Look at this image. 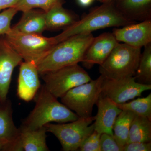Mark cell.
Here are the masks:
<instances>
[{
  "instance_id": "obj_22",
  "label": "cell",
  "mask_w": 151,
  "mask_h": 151,
  "mask_svg": "<svg viewBox=\"0 0 151 151\" xmlns=\"http://www.w3.org/2000/svg\"><path fill=\"white\" fill-rule=\"evenodd\" d=\"M144 47L134 76L139 83L151 84V42Z\"/></svg>"
},
{
  "instance_id": "obj_25",
  "label": "cell",
  "mask_w": 151,
  "mask_h": 151,
  "mask_svg": "<svg viewBox=\"0 0 151 151\" xmlns=\"http://www.w3.org/2000/svg\"><path fill=\"white\" fill-rule=\"evenodd\" d=\"M18 12L14 8L11 7L0 13V35H5L10 31L11 22Z\"/></svg>"
},
{
  "instance_id": "obj_27",
  "label": "cell",
  "mask_w": 151,
  "mask_h": 151,
  "mask_svg": "<svg viewBox=\"0 0 151 151\" xmlns=\"http://www.w3.org/2000/svg\"><path fill=\"white\" fill-rule=\"evenodd\" d=\"M100 142L101 151H123V147L119 145L113 135L101 134Z\"/></svg>"
},
{
  "instance_id": "obj_30",
  "label": "cell",
  "mask_w": 151,
  "mask_h": 151,
  "mask_svg": "<svg viewBox=\"0 0 151 151\" xmlns=\"http://www.w3.org/2000/svg\"><path fill=\"white\" fill-rule=\"evenodd\" d=\"M77 1L81 6L87 7L92 4L94 0H77Z\"/></svg>"
},
{
  "instance_id": "obj_17",
  "label": "cell",
  "mask_w": 151,
  "mask_h": 151,
  "mask_svg": "<svg viewBox=\"0 0 151 151\" xmlns=\"http://www.w3.org/2000/svg\"><path fill=\"white\" fill-rule=\"evenodd\" d=\"M46 30L45 12L35 9L23 12L19 21L11 27L14 32L42 35Z\"/></svg>"
},
{
  "instance_id": "obj_5",
  "label": "cell",
  "mask_w": 151,
  "mask_h": 151,
  "mask_svg": "<svg viewBox=\"0 0 151 151\" xmlns=\"http://www.w3.org/2000/svg\"><path fill=\"white\" fill-rule=\"evenodd\" d=\"M141 55V48L125 43L117 44L99 72L105 78H118L134 76Z\"/></svg>"
},
{
  "instance_id": "obj_18",
  "label": "cell",
  "mask_w": 151,
  "mask_h": 151,
  "mask_svg": "<svg viewBox=\"0 0 151 151\" xmlns=\"http://www.w3.org/2000/svg\"><path fill=\"white\" fill-rule=\"evenodd\" d=\"M64 3H59L45 12L46 30H63L80 19L77 14L63 8Z\"/></svg>"
},
{
  "instance_id": "obj_20",
  "label": "cell",
  "mask_w": 151,
  "mask_h": 151,
  "mask_svg": "<svg viewBox=\"0 0 151 151\" xmlns=\"http://www.w3.org/2000/svg\"><path fill=\"white\" fill-rule=\"evenodd\" d=\"M151 141V120L146 117L136 116L131 124L127 143Z\"/></svg>"
},
{
  "instance_id": "obj_15",
  "label": "cell",
  "mask_w": 151,
  "mask_h": 151,
  "mask_svg": "<svg viewBox=\"0 0 151 151\" xmlns=\"http://www.w3.org/2000/svg\"><path fill=\"white\" fill-rule=\"evenodd\" d=\"M96 105L98 111L93 123L94 131L101 134L106 133L113 135V125L122 110L115 102L102 94Z\"/></svg>"
},
{
  "instance_id": "obj_19",
  "label": "cell",
  "mask_w": 151,
  "mask_h": 151,
  "mask_svg": "<svg viewBox=\"0 0 151 151\" xmlns=\"http://www.w3.org/2000/svg\"><path fill=\"white\" fill-rule=\"evenodd\" d=\"M19 130L22 151H49L46 143L47 132L45 127L35 130Z\"/></svg>"
},
{
  "instance_id": "obj_16",
  "label": "cell",
  "mask_w": 151,
  "mask_h": 151,
  "mask_svg": "<svg viewBox=\"0 0 151 151\" xmlns=\"http://www.w3.org/2000/svg\"><path fill=\"white\" fill-rule=\"evenodd\" d=\"M114 5L125 18L136 22L151 19V0H113Z\"/></svg>"
},
{
  "instance_id": "obj_2",
  "label": "cell",
  "mask_w": 151,
  "mask_h": 151,
  "mask_svg": "<svg viewBox=\"0 0 151 151\" xmlns=\"http://www.w3.org/2000/svg\"><path fill=\"white\" fill-rule=\"evenodd\" d=\"M79 118L75 113L60 103L42 85L37 96L35 107L24 120L20 130L37 129L52 122L63 124Z\"/></svg>"
},
{
  "instance_id": "obj_4",
  "label": "cell",
  "mask_w": 151,
  "mask_h": 151,
  "mask_svg": "<svg viewBox=\"0 0 151 151\" xmlns=\"http://www.w3.org/2000/svg\"><path fill=\"white\" fill-rule=\"evenodd\" d=\"M6 40L23 60L37 65L57 44L55 37L24 34L10 31L4 35Z\"/></svg>"
},
{
  "instance_id": "obj_3",
  "label": "cell",
  "mask_w": 151,
  "mask_h": 151,
  "mask_svg": "<svg viewBox=\"0 0 151 151\" xmlns=\"http://www.w3.org/2000/svg\"><path fill=\"white\" fill-rule=\"evenodd\" d=\"M94 37L92 33L82 34L57 44L36 65L40 75L82 62Z\"/></svg>"
},
{
  "instance_id": "obj_26",
  "label": "cell",
  "mask_w": 151,
  "mask_h": 151,
  "mask_svg": "<svg viewBox=\"0 0 151 151\" xmlns=\"http://www.w3.org/2000/svg\"><path fill=\"white\" fill-rule=\"evenodd\" d=\"M101 134L94 131L79 147L80 151H101L100 139Z\"/></svg>"
},
{
  "instance_id": "obj_21",
  "label": "cell",
  "mask_w": 151,
  "mask_h": 151,
  "mask_svg": "<svg viewBox=\"0 0 151 151\" xmlns=\"http://www.w3.org/2000/svg\"><path fill=\"white\" fill-rule=\"evenodd\" d=\"M136 116L131 111H122L116 119L113 126V136L122 147L128 142L131 124Z\"/></svg>"
},
{
  "instance_id": "obj_29",
  "label": "cell",
  "mask_w": 151,
  "mask_h": 151,
  "mask_svg": "<svg viewBox=\"0 0 151 151\" xmlns=\"http://www.w3.org/2000/svg\"><path fill=\"white\" fill-rule=\"evenodd\" d=\"M19 0H0V11L13 7Z\"/></svg>"
},
{
  "instance_id": "obj_8",
  "label": "cell",
  "mask_w": 151,
  "mask_h": 151,
  "mask_svg": "<svg viewBox=\"0 0 151 151\" xmlns=\"http://www.w3.org/2000/svg\"><path fill=\"white\" fill-rule=\"evenodd\" d=\"M45 88L56 98L70 89L91 81L87 72L78 64L68 65L41 74Z\"/></svg>"
},
{
  "instance_id": "obj_13",
  "label": "cell",
  "mask_w": 151,
  "mask_h": 151,
  "mask_svg": "<svg viewBox=\"0 0 151 151\" xmlns=\"http://www.w3.org/2000/svg\"><path fill=\"white\" fill-rule=\"evenodd\" d=\"M20 130L12 118V103L7 100L0 103V141L6 145V151H22L20 144Z\"/></svg>"
},
{
  "instance_id": "obj_23",
  "label": "cell",
  "mask_w": 151,
  "mask_h": 151,
  "mask_svg": "<svg viewBox=\"0 0 151 151\" xmlns=\"http://www.w3.org/2000/svg\"><path fill=\"white\" fill-rule=\"evenodd\" d=\"M116 105L122 111H131L137 116L146 117L151 120V93L147 97L138 98L128 103Z\"/></svg>"
},
{
  "instance_id": "obj_11",
  "label": "cell",
  "mask_w": 151,
  "mask_h": 151,
  "mask_svg": "<svg viewBox=\"0 0 151 151\" xmlns=\"http://www.w3.org/2000/svg\"><path fill=\"white\" fill-rule=\"evenodd\" d=\"M119 42L113 33H103L94 37L86 50L81 62L84 67L89 69L95 64L101 65Z\"/></svg>"
},
{
  "instance_id": "obj_1",
  "label": "cell",
  "mask_w": 151,
  "mask_h": 151,
  "mask_svg": "<svg viewBox=\"0 0 151 151\" xmlns=\"http://www.w3.org/2000/svg\"><path fill=\"white\" fill-rule=\"evenodd\" d=\"M135 23L137 22L125 18L116 9L112 0L92 9L89 13L71 26L63 30L55 38L58 43L73 36L90 33L108 27H124Z\"/></svg>"
},
{
  "instance_id": "obj_10",
  "label": "cell",
  "mask_w": 151,
  "mask_h": 151,
  "mask_svg": "<svg viewBox=\"0 0 151 151\" xmlns=\"http://www.w3.org/2000/svg\"><path fill=\"white\" fill-rule=\"evenodd\" d=\"M21 57L6 40L4 35L0 37V103L7 100L12 75L16 66L22 62Z\"/></svg>"
},
{
  "instance_id": "obj_7",
  "label": "cell",
  "mask_w": 151,
  "mask_h": 151,
  "mask_svg": "<svg viewBox=\"0 0 151 151\" xmlns=\"http://www.w3.org/2000/svg\"><path fill=\"white\" fill-rule=\"evenodd\" d=\"M94 117L79 118L73 122L45 125L47 132L54 135L59 141L63 151L78 150L85 139L94 132Z\"/></svg>"
},
{
  "instance_id": "obj_24",
  "label": "cell",
  "mask_w": 151,
  "mask_h": 151,
  "mask_svg": "<svg viewBox=\"0 0 151 151\" xmlns=\"http://www.w3.org/2000/svg\"><path fill=\"white\" fill-rule=\"evenodd\" d=\"M65 3L64 0H19L13 7L18 12H24L36 8L47 12L55 5Z\"/></svg>"
},
{
  "instance_id": "obj_31",
  "label": "cell",
  "mask_w": 151,
  "mask_h": 151,
  "mask_svg": "<svg viewBox=\"0 0 151 151\" xmlns=\"http://www.w3.org/2000/svg\"><path fill=\"white\" fill-rule=\"evenodd\" d=\"M0 151H6V145L1 141H0Z\"/></svg>"
},
{
  "instance_id": "obj_28",
  "label": "cell",
  "mask_w": 151,
  "mask_h": 151,
  "mask_svg": "<svg viewBox=\"0 0 151 151\" xmlns=\"http://www.w3.org/2000/svg\"><path fill=\"white\" fill-rule=\"evenodd\" d=\"M151 142H134L127 143L123 147V151H150Z\"/></svg>"
},
{
  "instance_id": "obj_12",
  "label": "cell",
  "mask_w": 151,
  "mask_h": 151,
  "mask_svg": "<svg viewBox=\"0 0 151 151\" xmlns=\"http://www.w3.org/2000/svg\"><path fill=\"white\" fill-rule=\"evenodd\" d=\"M115 28L113 34L118 41L133 47L141 48L151 42V19Z\"/></svg>"
},
{
  "instance_id": "obj_6",
  "label": "cell",
  "mask_w": 151,
  "mask_h": 151,
  "mask_svg": "<svg viewBox=\"0 0 151 151\" xmlns=\"http://www.w3.org/2000/svg\"><path fill=\"white\" fill-rule=\"evenodd\" d=\"M104 77L103 75L95 80L70 89L61 97V103L81 118L92 117L93 106L99 99Z\"/></svg>"
},
{
  "instance_id": "obj_32",
  "label": "cell",
  "mask_w": 151,
  "mask_h": 151,
  "mask_svg": "<svg viewBox=\"0 0 151 151\" xmlns=\"http://www.w3.org/2000/svg\"><path fill=\"white\" fill-rule=\"evenodd\" d=\"M98 1H99L101 3H104L111 1L112 0H98Z\"/></svg>"
},
{
  "instance_id": "obj_9",
  "label": "cell",
  "mask_w": 151,
  "mask_h": 151,
  "mask_svg": "<svg viewBox=\"0 0 151 151\" xmlns=\"http://www.w3.org/2000/svg\"><path fill=\"white\" fill-rule=\"evenodd\" d=\"M151 89V84L139 83L134 76L118 78L104 77L101 94L116 104H122L140 97L143 92Z\"/></svg>"
},
{
  "instance_id": "obj_14",
  "label": "cell",
  "mask_w": 151,
  "mask_h": 151,
  "mask_svg": "<svg viewBox=\"0 0 151 151\" xmlns=\"http://www.w3.org/2000/svg\"><path fill=\"white\" fill-rule=\"evenodd\" d=\"M38 71L35 63L22 62L20 64L17 93L21 100L29 102L40 87Z\"/></svg>"
}]
</instances>
